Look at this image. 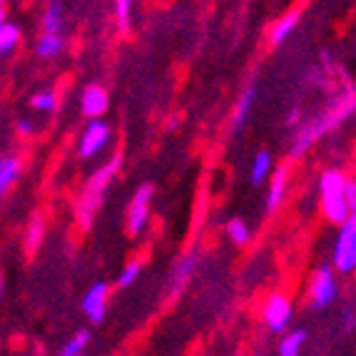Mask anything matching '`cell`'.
I'll return each mask as SVG.
<instances>
[{
	"label": "cell",
	"instance_id": "cell-12",
	"mask_svg": "<svg viewBox=\"0 0 356 356\" xmlns=\"http://www.w3.org/2000/svg\"><path fill=\"white\" fill-rule=\"evenodd\" d=\"M195 264H197V257L192 254V252H187V254L179 257V259L175 261L172 280H170V294H177V291L187 284V280L195 274Z\"/></svg>",
	"mask_w": 356,
	"mask_h": 356
},
{
	"label": "cell",
	"instance_id": "cell-23",
	"mask_svg": "<svg viewBox=\"0 0 356 356\" xmlns=\"http://www.w3.org/2000/svg\"><path fill=\"white\" fill-rule=\"evenodd\" d=\"M88 341H90V334L88 332H80L77 337H72L70 341L63 346L60 356H83V349L88 346Z\"/></svg>",
	"mask_w": 356,
	"mask_h": 356
},
{
	"label": "cell",
	"instance_id": "cell-20",
	"mask_svg": "<svg viewBox=\"0 0 356 356\" xmlns=\"http://www.w3.org/2000/svg\"><path fill=\"white\" fill-rule=\"evenodd\" d=\"M304 341H307V334H304V332L286 334V337L280 341V356H299Z\"/></svg>",
	"mask_w": 356,
	"mask_h": 356
},
{
	"label": "cell",
	"instance_id": "cell-8",
	"mask_svg": "<svg viewBox=\"0 0 356 356\" xmlns=\"http://www.w3.org/2000/svg\"><path fill=\"white\" fill-rule=\"evenodd\" d=\"M334 267L339 272H354L356 269V229L349 225L341 227L334 244Z\"/></svg>",
	"mask_w": 356,
	"mask_h": 356
},
{
	"label": "cell",
	"instance_id": "cell-5",
	"mask_svg": "<svg viewBox=\"0 0 356 356\" xmlns=\"http://www.w3.org/2000/svg\"><path fill=\"white\" fill-rule=\"evenodd\" d=\"M154 195V187L149 182L140 184L135 190V197H132L130 209H127V232H130L132 237L137 234H143L145 227H147L149 220V200Z\"/></svg>",
	"mask_w": 356,
	"mask_h": 356
},
{
	"label": "cell",
	"instance_id": "cell-28",
	"mask_svg": "<svg viewBox=\"0 0 356 356\" xmlns=\"http://www.w3.org/2000/svg\"><path fill=\"white\" fill-rule=\"evenodd\" d=\"M346 197H349L351 212H356V179H349V184H346Z\"/></svg>",
	"mask_w": 356,
	"mask_h": 356
},
{
	"label": "cell",
	"instance_id": "cell-21",
	"mask_svg": "<svg viewBox=\"0 0 356 356\" xmlns=\"http://www.w3.org/2000/svg\"><path fill=\"white\" fill-rule=\"evenodd\" d=\"M227 237H229L234 244L250 242V227H247V222L239 220V217H234V220L227 222Z\"/></svg>",
	"mask_w": 356,
	"mask_h": 356
},
{
	"label": "cell",
	"instance_id": "cell-3",
	"mask_svg": "<svg viewBox=\"0 0 356 356\" xmlns=\"http://www.w3.org/2000/svg\"><path fill=\"white\" fill-rule=\"evenodd\" d=\"M346 184H349V177H346L339 167H332V170H324V172H321V179H319L321 209H324V217L339 227H344L351 217Z\"/></svg>",
	"mask_w": 356,
	"mask_h": 356
},
{
	"label": "cell",
	"instance_id": "cell-14",
	"mask_svg": "<svg viewBox=\"0 0 356 356\" xmlns=\"http://www.w3.org/2000/svg\"><path fill=\"white\" fill-rule=\"evenodd\" d=\"M297 25H299V10L284 13V15L272 25V30H269V42H272V45H282V42L294 33Z\"/></svg>",
	"mask_w": 356,
	"mask_h": 356
},
{
	"label": "cell",
	"instance_id": "cell-26",
	"mask_svg": "<svg viewBox=\"0 0 356 356\" xmlns=\"http://www.w3.org/2000/svg\"><path fill=\"white\" fill-rule=\"evenodd\" d=\"M130 13L132 0H115V18H118V25L122 30H127V25H130Z\"/></svg>",
	"mask_w": 356,
	"mask_h": 356
},
{
	"label": "cell",
	"instance_id": "cell-17",
	"mask_svg": "<svg viewBox=\"0 0 356 356\" xmlns=\"http://www.w3.org/2000/svg\"><path fill=\"white\" fill-rule=\"evenodd\" d=\"M42 33H53V35L63 33V6L58 0H53L42 13Z\"/></svg>",
	"mask_w": 356,
	"mask_h": 356
},
{
	"label": "cell",
	"instance_id": "cell-4",
	"mask_svg": "<svg viewBox=\"0 0 356 356\" xmlns=\"http://www.w3.org/2000/svg\"><path fill=\"white\" fill-rule=\"evenodd\" d=\"M110 140H113V130H110V125H107L105 120H90V125L85 127L83 137H80V145H77V154L83 160L97 157L110 145Z\"/></svg>",
	"mask_w": 356,
	"mask_h": 356
},
{
	"label": "cell",
	"instance_id": "cell-1",
	"mask_svg": "<svg viewBox=\"0 0 356 356\" xmlns=\"http://www.w3.org/2000/svg\"><path fill=\"white\" fill-rule=\"evenodd\" d=\"M354 113H356V88H346L341 95L334 97V102L324 110V113H319L312 122H307V125L297 132L294 145H291V149H289V157L291 160L304 157V154L312 149V145L319 143L327 132H332L334 127H339Z\"/></svg>",
	"mask_w": 356,
	"mask_h": 356
},
{
	"label": "cell",
	"instance_id": "cell-9",
	"mask_svg": "<svg viewBox=\"0 0 356 356\" xmlns=\"http://www.w3.org/2000/svg\"><path fill=\"white\" fill-rule=\"evenodd\" d=\"M80 107H83V115L90 120H100L110 107V95L102 85L92 83L83 90V97H80Z\"/></svg>",
	"mask_w": 356,
	"mask_h": 356
},
{
	"label": "cell",
	"instance_id": "cell-6",
	"mask_svg": "<svg viewBox=\"0 0 356 356\" xmlns=\"http://www.w3.org/2000/svg\"><path fill=\"white\" fill-rule=\"evenodd\" d=\"M337 297V280H334V269L332 267H319L312 274V282H309V299H312V307L316 309H327L329 304Z\"/></svg>",
	"mask_w": 356,
	"mask_h": 356
},
{
	"label": "cell",
	"instance_id": "cell-15",
	"mask_svg": "<svg viewBox=\"0 0 356 356\" xmlns=\"http://www.w3.org/2000/svg\"><path fill=\"white\" fill-rule=\"evenodd\" d=\"M20 175V160L15 154H3L0 160V192H8L10 184L18 179Z\"/></svg>",
	"mask_w": 356,
	"mask_h": 356
},
{
	"label": "cell",
	"instance_id": "cell-7",
	"mask_svg": "<svg viewBox=\"0 0 356 356\" xmlns=\"http://www.w3.org/2000/svg\"><path fill=\"white\" fill-rule=\"evenodd\" d=\"M261 316H264V324H267L269 332H274V334L284 332L291 321V299L286 297V294H282V291L269 294Z\"/></svg>",
	"mask_w": 356,
	"mask_h": 356
},
{
	"label": "cell",
	"instance_id": "cell-2",
	"mask_svg": "<svg viewBox=\"0 0 356 356\" xmlns=\"http://www.w3.org/2000/svg\"><path fill=\"white\" fill-rule=\"evenodd\" d=\"M120 165H122V157L115 154L113 160H107L102 167H97L95 172L90 175L88 182H85L83 192H80V197H77V202H75V217L83 229H88V227L92 225V217H95L97 207H100L102 195H105V190L110 187L115 175H118Z\"/></svg>",
	"mask_w": 356,
	"mask_h": 356
},
{
	"label": "cell",
	"instance_id": "cell-13",
	"mask_svg": "<svg viewBox=\"0 0 356 356\" xmlns=\"http://www.w3.org/2000/svg\"><path fill=\"white\" fill-rule=\"evenodd\" d=\"M254 95H257L254 85H250V88H247L242 92V97H239V100L234 102V110H232V120H229L232 130H242L244 122L250 120L252 105H254Z\"/></svg>",
	"mask_w": 356,
	"mask_h": 356
},
{
	"label": "cell",
	"instance_id": "cell-24",
	"mask_svg": "<svg viewBox=\"0 0 356 356\" xmlns=\"http://www.w3.org/2000/svg\"><path fill=\"white\" fill-rule=\"evenodd\" d=\"M140 272H143V261H130L122 272H120V277H118V286H132L135 284V280L140 277Z\"/></svg>",
	"mask_w": 356,
	"mask_h": 356
},
{
	"label": "cell",
	"instance_id": "cell-18",
	"mask_svg": "<svg viewBox=\"0 0 356 356\" xmlns=\"http://www.w3.org/2000/svg\"><path fill=\"white\" fill-rule=\"evenodd\" d=\"M63 35H53V33H42L35 42V53L40 58H55V55L63 53Z\"/></svg>",
	"mask_w": 356,
	"mask_h": 356
},
{
	"label": "cell",
	"instance_id": "cell-25",
	"mask_svg": "<svg viewBox=\"0 0 356 356\" xmlns=\"http://www.w3.org/2000/svg\"><path fill=\"white\" fill-rule=\"evenodd\" d=\"M40 237H42V220L35 214V217L30 220L28 237H25V247H28V252L38 250V244H40Z\"/></svg>",
	"mask_w": 356,
	"mask_h": 356
},
{
	"label": "cell",
	"instance_id": "cell-11",
	"mask_svg": "<svg viewBox=\"0 0 356 356\" xmlns=\"http://www.w3.org/2000/svg\"><path fill=\"white\" fill-rule=\"evenodd\" d=\"M289 190V167H277L267 190V212H277Z\"/></svg>",
	"mask_w": 356,
	"mask_h": 356
},
{
	"label": "cell",
	"instance_id": "cell-16",
	"mask_svg": "<svg viewBox=\"0 0 356 356\" xmlns=\"http://www.w3.org/2000/svg\"><path fill=\"white\" fill-rule=\"evenodd\" d=\"M18 45H20V28L15 23H10V20H3L0 23V53H3V58H8Z\"/></svg>",
	"mask_w": 356,
	"mask_h": 356
},
{
	"label": "cell",
	"instance_id": "cell-27",
	"mask_svg": "<svg viewBox=\"0 0 356 356\" xmlns=\"http://www.w3.org/2000/svg\"><path fill=\"white\" fill-rule=\"evenodd\" d=\"M15 132H18L20 137H33L35 135V125H33L28 118H20L18 122H15Z\"/></svg>",
	"mask_w": 356,
	"mask_h": 356
},
{
	"label": "cell",
	"instance_id": "cell-19",
	"mask_svg": "<svg viewBox=\"0 0 356 356\" xmlns=\"http://www.w3.org/2000/svg\"><path fill=\"white\" fill-rule=\"evenodd\" d=\"M269 172H272V157H269L267 149H261V152L254 154V162H252V170H250V179L254 184H261L269 177Z\"/></svg>",
	"mask_w": 356,
	"mask_h": 356
},
{
	"label": "cell",
	"instance_id": "cell-22",
	"mask_svg": "<svg viewBox=\"0 0 356 356\" xmlns=\"http://www.w3.org/2000/svg\"><path fill=\"white\" fill-rule=\"evenodd\" d=\"M30 105L35 107L38 113H53L55 107H58V97H55L53 90H40V92H35V95H33Z\"/></svg>",
	"mask_w": 356,
	"mask_h": 356
},
{
	"label": "cell",
	"instance_id": "cell-10",
	"mask_svg": "<svg viewBox=\"0 0 356 356\" xmlns=\"http://www.w3.org/2000/svg\"><path fill=\"white\" fill-rule=\"evenodd\" d=\"M107 294H110V286L105 282H95V284L90 286L88 294L83 299V312L90 316V319L100 324L105 319V309H107Z\"/></svg>",
	"mask_w": 356,
	"mask_h": 356
}]
</instances>
